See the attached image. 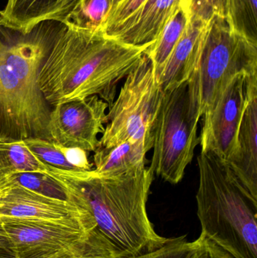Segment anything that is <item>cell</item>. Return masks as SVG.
Masks as SVG:
<instances>
[{
    "instance_id": "obj_1",
    "label": "cell",
    "mask_w": 257,
    "mask_h": 258,
    "mask_svg": "<svg viewBox=\"0 0 257 258\" xmlns=\"http://www.w3.org/2000/svg\"><path fill=\"white\" fill-rule=\"evenodd\" d=\"M68 26L39 70V89L49 105L97 95L109 106L121 80L137 66L151 45L132 46L101 32Z\"/></svg>"
},
{
    "instance_id": "obj_2",
    "label": "cell",
    "mask_w": 257,
    "mask_h": 258,
    "mask_svg": "<svg viewBox=\"0 0 257 258\" xmlns=\"http://www.w3.org/2000/svg\"><path fill=\"white\" fill-rule=\"evenodd\" d=\"M67 28L63 23L46 21L24 33L0 21V139L50 140L51 110L38 77L44 60Z\"/></svg>"
},
{
    "instance_id": "obj_3",
    "label": "cell",
    "mask_w": 257,
    "mask_h": 258,
    "mask_svg": "<svg viewBox=\"0 0 257 258\" xmlns=\"http://www.w3.org/2000/svg\"><path fill=\"white\" fill-rule=\"evenodd\" d=\"M58 171L82 194L97 228L113 245L118 258L152 252L168 240L156 233L148 215L154 177L150 168L115 177H101L93 169Z\"/></svg>"
},
{
    "instance_id": "obj_4",
    "label": "cell",
    "mask_w": 257,
    "mask_h": 258,
    "mask_svg": "<svg viewBox=\"0 0 257 258\" xmlns=\"http://www.w3.org/2000/svg\"><path fill=\"white\" fill-rule=\"evenodd\" d=\"M198 165L196 201L201 235L234 257L257 258V205L217 155L201 152Z\"/></svg>"
},
{
    "instance_id": "obj_5",
    "label": "cell",
    "mask_w": 257,
    "mask_h": 258,
    "mask_svg": "<svg viewBox=\"0 0 257 258\" xmlns=\"http://www.w3.org/2000/svg\"><path fill=\"white\" fill-rule=\"evenodd\" d=\"M238 76L257 77V42L235 31L225 17L214 15L204 26L187 81L195 116L200 119Z\"/></svg>"
},
{
    "instance_id": "obj_6",
    "label": "cell",
    "mask_w": 257,
    "mask_h": 258,
    "mask_svg": "<svg viewBox=\"0 0 257 258\" xmlns=\"http://www.w3.org/2000/svg\"><path fill=\"white\" fill-rule=\"evenodd\" d=\"M163 95L145 53L125 77L118 98L108 107L107 124L98 147L136 141L149 151L152 150L154 125Z\"/></svg>"
},
{
    "instance_id": "obj_7",
    "label": "cell",
    "mask_w": 257,
    "mask_h": 258,
    "mask_svg": "<svg viewBox=\"0 0 257 258\" xmlns=\"http://www.w3.org/2000/svg\"><path fill=\"white\" fill-rule=\"evenodd\" d=\"M199 119L190 107L187 83L164 92L153 131L154 174L177 184L181 181L199 143Z\"/></svg>"
},
{
    "instance_id": "obj_8",
    "label": "cell",
    "mask_w": 257,
    "mask_h": 258,
    "mask_svg": "<svg viewBox=\"0 0 257 258\" xmlns=\"http://www.w3.org/2000/svg\"><path fill=\"white\" fill-rule=\"evenodd\" d=\"M78 202L50 198L17 184H2L0 219L47 223H79L97 227L90 207L80 191L69 181Z\"/></svg>"
},
{
    "instance_id": "obj_9",
    "label": "cell",
    "mask_w": 257,
    "mask_h": 258,
    "mask_svg": "<svg viewBox=\"0 0 257 258\" xmlns=\"http://www.w3.org/2000/svg\"><path fill=\"white\" fill-rule=\"evenodd\" d=\"M109 105L97 95L54 106L50 113V140L66 147L95 152L107 124Z\"/></svg>"
},
{
    "instance_id": "obj_10",
    "label": "cell",
    "mask_w": 257,
    "mask_h": 258,
    "mask_svg": "<svg viewBox=\"0 0 257 258\" xmlns=\"http://www.w3.org/2000/svg\"><path fill=\"white\" fill-rule=\"evenodd\" d=\"M246 78L244 76L234 78L202 116L199 137L201 152H211L226 161L233 151L247 102Z\"/></svg>"
},
{
    "instance_id": "obj_11",
    "label": "cell",
    "mask_w": 257,
    "mask_h": 258,
    "mask_svg": "<svg viewBox=\"0 0 257 258\" xmlns=\"http://www.w3.org/2000/svg\"><path fill=\"white\" fill-rule=\"evenodd\" d=\"M17 258H45L84 240L97 227L79 223L0 219Z\"/></svg>"
},
{
    "instance_id": "obj_12",
    "label": "cell",
    "mask_w": 257,
    "mask_h": 258,
    "mask_svg": "<svg viewBox=\"0 0 257 258\" xmlns=\"http://www.w3.org/2000/svg\"><path fill=\"white\" fill-rule=\"evenodd\" d=\"M247 102L235 149L225 161L238 184L257 205V77L246 79Z\"/></svg>"
},
{
    "instance_id": "obj_13",
    "label": "cell",
    "mask_w": 257,
    "mask_h": 258,
    "mask_svg": "<svg viewBox=\"0 0 257 258\" xmlns=\"http://www.w3.org/2000/svg\"><path fill=\"white\" fill-rule=\"evenodd\" d=\"M181 0H147L137 13L107 37L126 45H152Z\"/></svg>"
},
{
    "instance_id": "obj_14",
    "label": "cell",
    "mask_w": 257,
    "mask_h": 258,
    "mask_svg": "<svg viewBox=\"0 0 257 258\" xmlns=\"http://www.w3.org/2000/svg\"><path fill=\"white\" fill-rule=\"evenodd\" d=\"M80 0H8L1 11L0 21L4 25L28 33L42 21H55L66 24Z\"/></svg>"
},
{
    "instance_id": "obj_15",
    "label": "cell",
    "mask_w": 257,
    "mask_h": 258,
    "mask_svg": "<svg viewBox=\"0 0 257 258\" xmlns=\"http://www.w3.org/2000/svg\"><path fill=\"white\" fill-rule=\"evenodd\" d=\"M205 23L190 16L188 24L179 42L172 51L157 83L163 92L187 83L196 62L201 34Z\"/></svg>"
},
{
    "instance_id": "obj_16",
    "label": "cell",
    "mask_w": 257,
    "mask_h": 258,
    "mask_svg": "<svg viewBox=\"0 0 257 258\" xmlns=\"http://www.w3.org/2000/svg\"><path fill=\"white\" fill-rule=\"evenodd\" d=\"M149 150L142 143L125 141L108 147H98L94 155L97 175L115 177L129 174L146 166Z\"/></svg>"
},
{
    "instance_id": "obj_17",
    "label": "cell",
    "mask_w": 257,
    "mask_h": 258,
    "mask_svg": "<svg viewBox=\"0 0 257 258\" xmlns=\"http://www.w3.org/2000/svg\"><path fill=\"white\" fill-rule=\"evenodd\" d=\"M189 20L188 11L182 2L180 1L155 42L146 51L152 63L156 81L172 51L181 39Z\"/></svg>"
},
{
    "instance_id": "obj_18",
    "label": "cell",
    "mask_w": 257,
    "mask_h": 258,
    "mask_svg": "<svg viewBox=\"0 0 257 258\" xmlns=\"http://www.w3.org/2000/svg\"><path fill=\"white\" fill-rule=\"evenodd\" d=\"M51 168L27 147L24 140L0 139V177L19 173L49 176Z\"/></svg>"
},
{
    "instance_id": "obj_19",
    "label": "cell",
    "mask_w": 257,
    "mask_h": 258,
    "mask_svg": "<svg viewBox=\"0 0 257 258\" xmlns=\"http://www.w3.org/2000/svg\"><path fill=\"white\" fill-rule=\"evenodd\" d=\"M2 184H17L50 198L73 202L66 189L49 176L40 173H19L0 177ZM77 203V202H74Z\"/></svg>"
},
{
    "instance_id": "obj_20",
    "label": "cell",
    "mask_w": 257,
    "mask_h": 258,
    "mask_svg": "<svg viewBox=\"0 0 257 258\" xmlns=\"http://www.w3.org/2000/svg\"><path fill=\"white\" fill-rule=\"evenodd\" d=\"M45 258L118 257L113 245L96 227L84 240Z\"/></svg>"
},
{
    "instance_id": "obj_21",
    "label": "cell",
    "mask_w": 257,
    "mask_h": 258,
    "mask_svg": "<svg viewBox=\"0 0 257 258\" xmlns=\"http://www.w3.org/2000/svg\"><path fill=\"white\" fill-rule=\"evenodd\" d=\"M256 0H226V19L237 33L257 42Z\"/></svg>"
},
{
    "instance_id": "obj_22",
    "label": "cell",
    "mask_w": 257,
    "mask_h": 258,
    "mask_svg": "<svg viewBox=\"0 0 257 258\" xmlns=\"http://www.w3.org/2000/svg\"><path fill=\"white\" fill-rule=\"evenodd\" d=\"M111 7V0H80L66 25L79 30L101 32Z\"/></svg>"
},
{
    "instance_id": "obj_23",
    "label": "cell",
    "mask_w": 257,
    "mask_h": 258,
    "mask_svg": "<svg viewBox=\"0 0 257 258\" xmlns=\"http://www.w3.org/2000/svg\"><path fill=\"white\" fill-rule=\"evenodd\" d=\"M24 141L27 147L46 165L63 171H79L66 160L60 150V144L51 140L38 138H27Z\"/></svg>"
},
{
    "instance_id": "obj_24",
    "label": "cell",
    "mask_w": 257,
    "mask_h": 258,
    "mask_svg": "<svg viewBox=\"0 0 257 258\" xmlns=\"http://www.w3.org/2000/svg\"><path fill=\"white\" fill-rule=\"evenodd\" d=\"M147 0H123L108 14L103 23L101 32L109 36L116 31L127 20L135 15Z\"/></svg>"
},
{
    "instance_id": "obj_25",
    "label": "cell",
    "mask_w": 257,
    "mask_h": 258,
    "mask_svg": "<svg viewBox=\"0 0 257 258\" xmlns=\"http://www.w3.org/2000/svg\"><path fill=\"white\" fill-rule=\"evenodd\" d=\"M190 16L209 21L214 15L226 18V0H181Z\"/></svg>"
},
{
    "instance_id": "obj_26",
    "label": "cell",
    "mask_w": 257,
    "mask_h": 258,
    "mask_svg": "<svg viewBox=\"0 0 257 258\" xmlns=\"http://www.w3.org/2000/svg\"><path fill=\"white\" fill-rule=\"evenodd\" d=\"M192 248L193 242H188L186 236L168 238V240L161 248L131 258H188Z\"/></svg>"
},
{
    "instance_id": "obj_27",
    "label": "cell",
    "mask_w": 257,
    "mask_h": 258,
    "mask_svg": "<svg viewBox=\"0 0 257 258\" xmlns=\"http://www.w3.org/2000/svg\"><path fill=\"white\" fill-rule=\"evenodd\" d=\"M188 258H235L211 239L200 234L193 242V248Z\"/></svg>"
},
{
    "instance_id": "obj_28",
    "label": "cell",
    "mask_w": 257,
    "mask_h": 258,
    "mask_svg": "<svg viewBox=\"0 0 257 258\" xmlns=\"http://www.w3.org/2000/svg\"><path fill=\"white\" fill-rule=\"evenodd\" d=\"M60 150L69 164L79 170L92 169V165L89 163L87 157V152L76 147H66L60 145Z\"/></svg>"
},
{
    "instance_id": "obj_29",
    "label": "cell",
    "mask_w": 257,
    "mask_h": 258,
    "mask_svg": "<svg viewBox=\"0 0 257 258\" xmlns=\"http://www.w3.org/2000/svg\"><path fill=\"white\" fill-rule=\"evenodd\" d=\"M0 258H17L12 240L0 220Z\"/></svg>"
},
{
    "instance_id": "obj_30",
    "label": "cell",
    "mask_w": 257,
    "mask_h": 258,
    "mask_svg": "<svg viewBox=\"0 0 257 258\" xmlns=\"http://www.w3.org/2000/svg\"><path fill=\"white\" fill-rule=\"evenodd\" d=\"M122 1H123V0H111V7H110V12H109V13H110V12H111L112 11H113V9H114L115 8H116V6H117L118 5H119V3H120Z\"/></svg>"
},
{
    "instance_id": "obj_31",
    "label": "cell",
    "mask_w": 257,
    "mask_h": 258,
    "mask_svg": "<svg viewBox=\"0 0 257 258\" xmlns=\"http://www.w3.org/2000/svg\"><path fill=\"white\" fill-rule=\"evenodd\" d=\"M2 189H3V186H2L1 183H0V194H1Z\"/></svg>"
}]
</instances>
